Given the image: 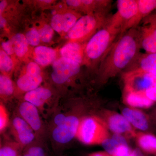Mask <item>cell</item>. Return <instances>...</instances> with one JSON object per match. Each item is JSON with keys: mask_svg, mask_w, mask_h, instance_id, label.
Returning a JSON list of instances; mask_svg holds the SVG:
<instances>
[{"mask_svg": "<svg viewBox=\"0 0 156 156\" xmlns=\"http://www.w3.org/2000/svg\"><path fill=\"white\" fill-rule=\"evenodd\" d=\"M140 49L137 27L130 29L119 37L101 63L98 82L106 83L112 78L122 73L139 55Z\"/></svg>", "mask_w": 156, "mask_h": 156, "instance_id": "1", "label": "cell"}, {"mask_svg": "<svg viewBox=\"0 0 156 156\" xmlns=\"http://www.w3.org/2000/svg\"><path fill=\"white\" fill-rule=\"evenodd\" d=\"M62 105L66 116L61 125L50 130L48 134V142L56 156L62 155L71 144L76 138L81 120L90 113L88 111L87 105L83 101H68Z\"/></svg>", "mask_w": 156, "mask_h": 156, "instance_id": "2", "label": "cell"}, {"mask_svg": "<svg viewBox=\"0 0 156 156\" xmlns=\"http://www.w3.org/2000/svg\"><path fill=\"white\" fill-rule=\"evenodd\" d=\"M121 31V28L113 23L110 18L106 25L89 39L85 45L84 61L88 63H101L106 53L120 36Z\"/></svg>", "mask_w": 156, "mask_h": 156, "instance_id": "3", "label": "cell"}, {"mask_svg": "<svg viewBox=\"0 0 156 156\" xmlns=\"http://www.w3.org/2000/svg\"><path fill=\"white\" fill-rule=\"evenodd\" d=\"M109 137L108 128L98 115L89 113L81 120L76 139L85 145L101 144Z\"/></svg>", "mask_w": 156, "mask_h": 156, "instance_id": "4", "label": "cell"}, {"mask_svg": "<svg viewBox=\"0 0 156 156\" xmlns=\"http://www.w3.org/2000/svg\"><path fill=\"white\" fill-rule=\"evenodd\" d=\"M110 10L99 11L95 14H88L78 20L73 27L68 32V36L76 42L83 41L91 38L103 28L110 19Z\"/></svg>", "mask_w": 156, "mask_h": 156, "instance_id": "5", "label": "cell"}, {"mask_svg": "<svg viewBox=\"0 0 156 156\" xmlns=\"http://www.w3.org/2000/svg\"><path fill=\"white\" fill-rule=\"evenodd\" d=\"M21 99L30 102L38 109L46 123L60 104V98L51 88L40 86L26 93Z\"/></svg>", "mask_w": 156, "mask_h": 156, "instance_id": "6", "label": "cell"}, {"mask_svg": "<svg viewBox=\"0 0 156 156\" xmlns=\"http://www.w3.org/2000/svg\"><path fill=\"white\" fill-rule=\"evenodd\" d=\"M14 110L32 128L36 135V139L48 141L47 123L34 105L21 99Z\"/></svg>", "mask_w": 156, "mask_h": 156, "instance_id": "7", "label": "cell"}, {"mask_svg": "<svg viewBox=\"0 0 156 156\" xmlns=\"http://www.w3.org/2000/svg\"><path fill=\"white\" fill-rule=\"evenodd\" d=\"M52 67L51 80L53 83L59 87H64L72 83L81 70L80 64L63 57L55 60Z\"/></svg>", "mask_w": 156, "mask_h": 156, "instance_id": "8", "label": "cell"}, {"mask_svg": "<svg viewBox=\"0 0 156 156\" xmlns=\"http://www.w3.org/2000/svg\"><path fill=\"white\" fill-rule=\"evenodd\" d=\"M123 91L145 92L156 83V76L141 71L122 73Z\"/></svg>", "mask_w": 156, "mask_h": 156, "instance_id": "9", "label": "cell"}, {"mask_svg": "<svg viewBox=\"0 0 156 156\" xmlns=\"http://www.w3.org/2000/svg\"><path fill=\"white\" fill-rule=\"evenodd\" d=\"M12 138L23 149L36 139L34 131L14 110L11 116L9 128Z\"/></svg>", "mask_w": 156, "mask_h": 156, "instance_id": "10", "label": "cell"}, {"mask_svg": "<svg viewBox=\"0 0 156 156\" xmlns=\"http://www.w3.org/2000/svg\"><path fill=\"white\" fill-rule=\"evenodd\" d=\"M105 122L108 129L114 134L128 137H135L137 133L122 115L111 111L105 110L98 115Z\"/></svg>", "mask_w": 156, "mask_h": 156, "instance_id": "11", "label": "cell"}, {"mask_svg": "<svg viewBox=\"0 0 156 156\" xmlns=\"http://www.w3.org/2000/svg\"><path fill=\"white\" fill-rule=\"evenodd\" d=\"M137 27L140 48L147 53H156V14H151Z\"/></svg>", "mask_w": 156, "mask_h": 156, "instance_id": "12", "label": "cell"}, {"mask_svg": "<svg viewBox=\"0 0 156 156\" xmlns=\"http://www.w3.org/2000/svg\"><path fill=\"white\" fill-rule=\"evenodd\" d=\"M43 80L38 64L35 62H30L27 66L25 73L17 79L16 84L17 92L25 94L41 86Z\"/></svg>", "mask_w": 156, "mask_h": 156, "instance_id": "13", "label": "cell"}, {"mask_svg": "<svg viewBox=\"0 0 156 156\" xmlns=\"http://www.w3.org/2000/svg\"><path fill=\"white\" fill-rule=\"evenodd\" d=\"M117 11L114 15L119 21L121 28L120 36L127 31L128 23L137 13V0H118L116 2Z\"/></svg>", "mask_w": 156, "mask_h": 156, "instance_id": "14", "label": "cell"}, {"mask_svg": "<svg viewBox=\"0 0 156 156\" xmlns=\"http://www.w3.org/2000/svg\"><path fill=\"white\" fill-rule=\"evenodd\" d=\"M131 71L144 72L156 76V53H140L123 72Z\"/></svg>", "mask_w": 156, "mask_h": 156, "instance_id": "15", "label": "cell"}, {"mask_svg": "<svg viewBox=\"0 0 156 156\" xmlns=\"http://www.w3.org/2000/svg\"><path fill=\"white\" fill-rule=\"evenodd\" d=\"M122 115L134 128L143 131L149 128L150 120L143 112L133 108H126L122 111Z\"/></svg>", "mask_w": 156, "mask_h": 156, "instance_id": "16", "label": "cell"}, {"mask_svg": "<svg viewBox=\"0 0 156 156\" xmlns=\"http://www.w3.org/2000/svg\"><path fill=\"white\" fill-rule=\"evenodd\" d=\"M80 17L71 13L56 14L51 19V26L57 32H68Z\"/></svg>", "mask_w": 156, "mask_h": 156, "instance_id": "17", "label": "cell"}, {"mask_svg": "<svg viewBox=\"0 0 156 156\" xmlns=\"http://www.w3.org/2000/svg\"><path fill=\"white\" fill-rule=\"evenodd\" d=\"M138 10L135 17L128 23L127 31L136 27L140 23L156 10V0H137Z\"/></svg>", "mask_w": 156, "mask_h": 156, "instance_id": "18", "label": "cell"}, {"mask_svg": "<svg viewBox=\"0 0 156 156\" xmlns=\"http://www.w3.org/2000/svg\"><path fill=\"white\" fill-rule=\"evenodd\" d=\"M123 100L126 105L132 108H148L155 102L148 98L145 92H135L123 91Z\"/></svg>", "mask_w": 156, "mask_h": 156, "instance_id": "19", "label": "cell"}, {"mask_svg": "<svg viewBox=\"0 0 156 156\" xmlns=\"http://www.w3.org/2000/svg\"><path fill=\"white\" fill-rule=\"evenodd\" d=\"M85 46L80 42H69L60 50L62 57L71 59L82 64L84 61V49Z\"/></svg>", "mask_w": 156, "mask_h": 156, "instance_id": "20", "label": "cell"}, {"mask_svg": "<svg viewBox=\"0 0 156 156\" xmlns=\"http://www.w3.org/2000/svg\"><path fill=\"white\" fill-rule=\"evenodd\" d=\"M22 148L13 138L6 134L1 135L0 156H21Z\"/></svg>", "mask_w": 156, "mask_h": 156, "instance_id": "21", "label": "cell"}, {"mask_svg": "<svg viewBox=\"0 0 156 156\" xmlns=\"http://www.w3.org/2000/svg\"><path fill=\"white\" fill-rule=\"evenodd\" d=\"M48 143L47 140L36 139L23 149L21 156H50Z\"/></svg>", "mask_w": 156, "mask_h": 156, "instance_id": "22", "label": "cell"}, {"mask_svg": "<svg viewBox=\"0 0 156 156\" xmlns=\"http://www.w3.org/2000/svg\"><path fill=\"white\" fill-rule=\"evenodd\" d=\"M56 56V52L54 49L46 46H38L34 50L35 61L37 64L42 66L53 63Z\"/></svg>", "mask_w": 156, "mask_h": 156, "instance_id": "23", "label": "cell"}, {"mask_svg": "<svg viewBox=\"0 0 156 156\" xmlns=\"http://www.w3.org/2000/svg\"><path fill=\"white\" fill-rule=\"evenodd\" d=\"M136 140L142 151L147 153L156 156V136L150 133H137Z\"/></svg>", "mask_w": 156, "mask_h": 156, "instance_id": "24", "label": "cell"}, {"mask_svg": "<svg viewBox=\"0 0 156 156\" xmlns=\"http://www.w3.org/2000/svg\"><path fill=\"white\" fill-rule=\"evenodd\" d=\"M15 86L9 76L5 75L0 76V95L1 101L5 102L11 99L15 93Z\"/></svg>", "mask_w": 156, "mask_h": 156, "instance_id": "25", "label": "cell"}, {"mask_svg": "<svg viewBox=\"0 0 156 156\" xmlns=\"http://www.w3.org/2000/svg\"><path fill=\"white\" fill-rule=\"evenodd\" d=\"M127 140L123 135L114 134L105 140L101 144L105 152L111 156H114L117 148L122 145H127Z\"/></svg>", "mask_w": 156, "mask_h": 156, "instance_id": "26", "label": "cell"}, {"mask_svg": "<svg viewBox=\"0 0 156 156\" xmlns=\"http://www.w3.org/2000/svg\"><path fill=\"white\" fill-rule=\"evenodd\" d=\"M13 44L14 53L18 57H23L28 50V43L24 35L17 34L11 40Z\"/></svg>", "mask_w": 156, "mask_h": 156, "instance_id": "27", "label": "cell"}, {"mask_svg": "<svg viewBox=\"0 0 156 156\" xmlns=\"http://www.w3.org/2000/svg\"><path fill=\"white\" fill-rule=\"evenodd\" d=\"M11 117L10 116L9 110L5 104L1 101L0 103V134L1 135L5 133L9 129L11 123Z\"/></svg>", "mask_w": 156, "mask_h": 156, "instance_id": "28", "label": "cell"}, {"mask_svg": "<svg viewBox=\"0 0 156 156\" xmlns=\"http://www.w3.org/2000/svg\"><path fill=\"white\" fill-rule=\"evenodd\" d=\"M13 62L9 55L3 50L0 51V68L3 73H9L13 67Z\"/></svg>", "mask_w": 156, "mask_h": 156, "instance_id": "29", "label": "cell"}, {"mask_svg": "<svg viewBox=\"0 0 156 156\" xmlns=\"http://www.w3.org/2000/svg\"><path fill=\"white\" fill-rule=\"evenodd\" d=\"M53 29L51 26L46 24L38 31L40 39L44 43L50 42L53 38Z\"/></svg>", "mask_w": 156, "mask_h": 156, "instance_id": "30", "label": "cell"}, {"mask_svg": "<svg viewBox=\"0 0 156 156\" xmlns=\"http://www.w3.org/2000/svg\"><path fill=\"white\" fill-rule=\"evenodd\" d=\"M25 37L29 44L31 46H37L41 41L39 31L35 28H32L27 32Z\"/></svg>", "mask_w": 156, "mask_h": 156, "instance_id": "31", "label": "cell"}, {"mask_svg": "<svg viewBox=\"0 0 156 156\" xmlns=\"http://www.w3.org/2000/svg\"><path fill=\"white\" fill-rule=\"evenodd\" d=\"M132 152L128 144L122 145L117 148L114 156H131Z\"/></svg>", "mask_w": 156, "mask_h": 156, "instance_id": "32", "label": "cell"}, {"mask_svg": "<svg viewBox=\"0 0 156 156\" xmlns=\"http://www.w3.org/2000/svg\"><path fill=\"white\" fill-rule=\"evenodd\" d=\"M2 46L3 50L8 55H11L14 53L13 44L11 40L2 42Z\"/></svg>", "mask_w": 156, "mask_h": 156, "instance_id": "33", "label": "cell"}, {"mask_svg": "<svg viewBox=\"0 0 156 156\" xmlns=\"http://www.w3.org/2000/svg\"><path fill=\"white\" fill-rule=\"evenodd\" d=\"M145 93L148 98L154 102H156V83L146 90Z\"/></svg>", "mask_w": 156, "mask_h": 156, "instance_id": "34", "label": "cell"}, {"mask_svg": "<svg viewBox=\"0 0 156 156\" xmlns=\"http://www.w3.org/2000/svg\"><path fill=\"white\" fill-rule=\"evenodd\" d=\"M66 2L68 5L74 7V8H78L80 5L81 1H80V0H68V1H66Z\"/></svg>", "mask_w": 156, "mask_h": 156, "instance_id": "35", "label": "cell"}, {"mask_svg": "<svg viewBox=\"0 0 156 156\" xmlns=\"http://www.w3.org/2000/svg\"><path fill=\"white\" fill-rule=\"evenodd\" d=\"M88 156H112L106 152L98 151L91 153L89 154Z\"/></svg>", "mask_w": 156, "mask_h": 156, "instance_id": "36", "label": "cell"}, {"mask_svg": "<svg viewBox=\"0 0 156 156\" xmlns=\"http://www.w3.org/2000/svg\"><path fill=\"white\" fill-rule=\"evenodd\" d=\"M131 156H144L141 152L140 150L138 148L135 149L134 150L132 151Z\"/></svg>", "mask_w": 156, "mask_h": 156, "instance_id": "37", "label": "cell"}, {"mask_svg": "<svg viewBox=\"0 0 156 156\" xmlns=\"http://www.w3.org/2000/svg\"><path fill=\"white\" fill-rule=\"evenodd\" d=\"M6 2L5 1H1L0 2V12H1V14H2V12L4 11L5 8L6 6Z\"/></svg>", "mask_w": 156, "mask_h": 156, "instance_id": "38", "label": "cell"}, {"mask_svg": "<svg viewBox=\"0 0 156 156\" xmlns=\"http://www.w3.org/2000/svg\"><path fill=\"white\" fill-rule=\"evenodd\" d=\"M6 24V20L5 18H3L2 16L0 17V26H1V28H3L5 26Z\"/></svg>", "mask_w": 156, "mask_h": 156, "instance_id": "39", "label": "cell"}, {"mask_svg": "<svg viewBox=\"0 0 156 156\" xmlns=\"http://www.w3.org/2000/svg\"><path fill=\"white\" fill-rule=\"evenodd\" d=\"M41 2H45L46 3H50L51 2V1H41Z\"/></svg>", "mask_w": 156, "mask_h": 156, "instance_id": "40", "label": "cell"}, {"mask_svg": "<svg viewBox=\"0 0 156 156\" xmlns=\"http://www.w3.org/2000/svg\"><path fill=\"white\" fill-rule=\"evenodd\" d=\"M155 116L156 119V109H155Z\"/></svg>", "mask_w": 156, "mask_h": 156, "instance_id": "41", "label": "cell"}, {"mask_svg": "<svg viewBox=\"0 0 156 156\" xmlns=\"http://www.w3.org/2000/svg\"><path fill=\"white\" fill-rule=\"evenodd\" d=\"M65 156L63 155H60V156Z\"/></svg>", "mask_w": 156, "mask_h": 156, "instance_id": "42", "label": "cell"}, {"mask_svg": "<svg viewBox=\"0 0 156 156\" xmlns=\"http://www.w3.org/2000/svg\"><path fill=\"white\" fill-rule=\"evenodd\" d=\"M155 11H156V13H156V10H155Z\"/></svg>", "mask_w": 156, "mask_h": 156, "instance_id": "43", "label": "cell"}]
</instances>
